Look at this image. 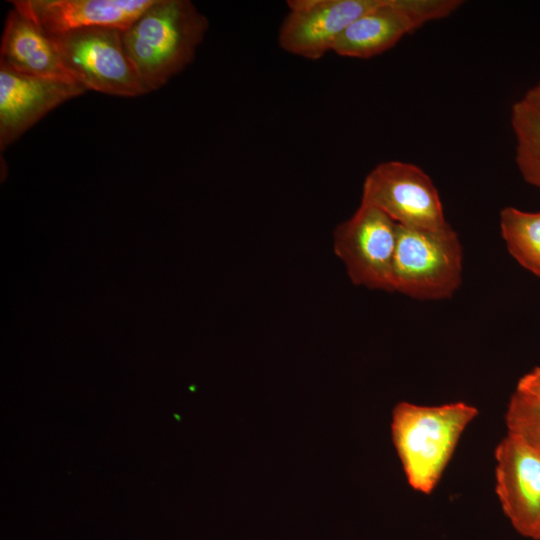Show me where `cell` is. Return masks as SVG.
I'll return each mask as SVG.
<instances>
[{"mask_svg":"<svg viewBox=\"0 0 540 540\" xmlns=\"http://www.w3.org/2000/svg\"><path fill=\"white\" fill-rule=\"evenodd\" d=\"M207 29V18L191 1L153 0L122 31L127 56L147 93L193 61Z\"/></svg>","mask_w":540,"mask_h":540,"instance_id":"cell-1","label":"cell"},{"mask_svg":"<svg viewBox=\"0 0 540 540\" xmlns=\"http://www.w3.org/2000/svg\"><path fill=\"white\" fill-rule=\"evenodd\" d=\"M478 409L458 401L436 406L399 402L392 411L391 434L407 482L430 494Z\"/></svg>","mask_w":540,"mask_h":540,"instance_id":"cell-2","label":"cell"},{"mask_svg":"<svg viewBox=\"0 0 540 540\" xmlns=\"http://www.w3.org/2000/svg\"><path fill=\"white\" fill-rule=\"evenodd\" d=\"M462 264V246L449 224L438 229L397 226L393 292L419 300L450 298L461 285Z\"/></svg>","mask_w":540,"mask_h":540,"instance_id":"cell-3","label":"cell"},{"mask_svg":"<svg viewBox=\"0 0 540 540\" xmlns=\"http://www.w3.org/2000/svg\"><path fill=\"white\" fill-rule=\"evenodd\" d=\"M122 31L100 26L50 37L68 70L87 90L141 96L147 91L127 56Z\"/></svg>","mask_w":540,"mask_h":540,"instance_id":"cell-4","label":"cell"},{"mask_svg":"<svg viewBox=\"0 0 540 540\" xmlns=\"http://www.w3.org/2000/svg\"><path fill=\"white\" fill-rule=\"evenodd\" d=\"M361 202L403 227L438 229L448 224L432 179L412 163L392 160L376 165L365 177Z\"/></svg>","mask_w":540,"mask_h":540,"instance_id":"cell-5","label":"cell"},{"mask_svg":"<svg viewBox=\"0 0 540 540\" xmlns=\"http://www.w3.org/2000/svg\"><path fill=\"white\" fill-rule=\"evenodd\" d=\"M397 226L383 211L361 202L355 213L335 228L334 252L353 284L393 292Z\"/></svg>","mask_w":540,"mask_h":540,"instance_id":"cell-6","label":"cell"},{"mask_svg":"<svg viewBox=\"0 0 540 540\" xmlns=\"http://www.w3.org/2000/svg\"><path fill=\"white\" fill-rule=\"evenodd\" d=\"M462 0H381L337 39L333 52L366 59L395 46L425 24L450 16Z\"/></svg>","mask_w":540,"mask_h":540,"instance_id":"cell-7","label":"cell"},{"mask_svg":"<svg viewBox=\"0 0 540 540\" xmlns=\"http://www.w3.org/2000/svg\"><path fill=\"white\" fill-rule=\"evenodd\" d=\"M381 0H289L278 43L293 55L318 60L333 51L337 39Z\"/></svg>","mask_w":540,"mask_h":540,"instance_id":"cell-8","label":"cell"},{"mask_svg":"<svg viewBox=\"0 0 540 540\" xmlns=\"http://www.w3.org/2000/svg\"><path fill=\"white\" fill-rule=\"evenodd\" d=\"M496 494L522 536L540 540V453L507 433L495 449Z\"/></svg>","mask_w":540,"mask_h":540,"instance_id":"cell-9","label":"cell"},{"mask_svg":"<svg viewBox=\"0 0 540 540\" xmlns=\"http://www.w3.org/2000/svg\"><path fill=\"white\" fill-rule=\"evenodd\" d=\"M86 91L81 83L31 76L0 63L1 151L47 113Z\"/></svg>","mask_w":540,"mask_h":540,"instance_id":"cell-10","label":"cell"},{"mask_svg":"<svg viewBox=\"0 0 540 540\" xmlns=\"http://www.w3.org/2000/svg\"><path fill=\"white\" fill-rule=\"evenodd\" d=\"M153 0H13L20 13L49 36L91 28L125 30Z\"/></svg>","mask_w":540,"mask_h":540,"instance_id":"cell-11","label":"cell"},{"mask_svg":"<svg viewBox=\"0 0 540 540\" xmlns=\"http://www.w3.org/2000/svg\"><path fill=\"white\" fill-rule=\"evenodd\" d=\"M0 63L31 76L80 83L68 70L53 39L13 8L7 15Z\"/></svg>","mask_w":540,"mask_h":540,"instance_id":"cell-12","label":"cell"},{"mask_svg":"<svg viewBox=\"0 0 540 540\" xmlns=\"http://www.w3.org/2000/svg\"><path fill=\"white\" fill-rule=\"evenodd\" d=\"M500 231L510 255L540 277V212L505 207L500 212Z\"/></svg>","mask_w":540,"mask_h":540,"instance_id":"cell-13","label":"cell"},{"mask_svg":"<svg viewBox=\"0 0 540 540\" xmlns=\"http://www.w3.org/2000/svg\"><path fill=\"white\" fill-rule=\"evenodd\" d=\"M515 163L524 181L540 189V114L521 100L511 107Z\"/></svg>","mask_w":540,"mask_h":540,"instance_id":"cell-14","label":"cell"},{"mask_svg":"<svg viewBox=\"0 0 540 540\" xmlns=\"http://www.w3.org/2000/svg\"><path fill=\"white\" fill-rule=\"evenodd\" d=\"M507 433L519 437L540 453V401L517 390L512 394L506 414Z\"/></svg>","mask_w":540,"mask_h":540,"instance_id":"cell-15","label":"cell"},{"mask_svg":"<svg viewBox=\"0 0 540 540\" xmlns=\"http://www.w3.org/2000/svg\"><path fill=\"white\" fill-rule=\"evenodd\" d=\"M516 390L540 401V367L524 374L518 380Z\"/></svg>","mask_w":540,"mask_h":540,"instance_id":"cell-16","label":"cell"},{"mask_svg":"<svg viewBox=\"0 0 540 540\" xmlns=\"http://www.w3.org/2000/svg\"><path fill=\"white\" fill-rule=\"evenodd\" d=\"M521 101L540 114V82L531 87Z\"/></svg>","mask_w":540,"mask_h":540,"instance_id":"cell-17","label":"cell"}]
</instances>
